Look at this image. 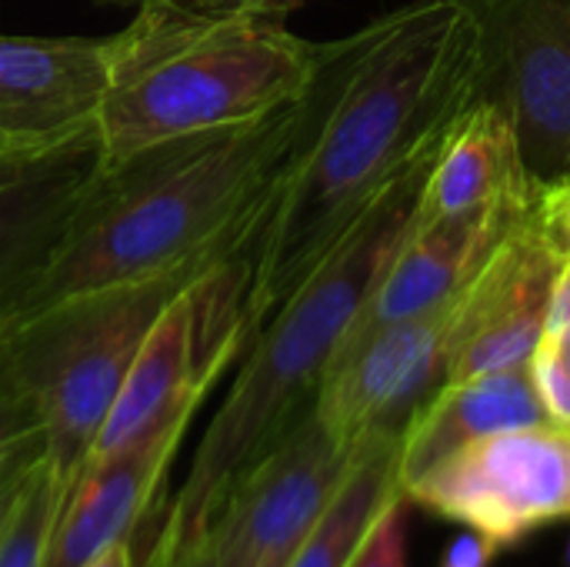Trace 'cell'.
Wrapping results in <instances>:
<instances>
[{
	"instance_id": "25",
	"label": "cell",
	"mask_w": 570,
	"mask_h": 567,
	"mask_svg": "<svg viewBox=\"0 0 570 567\" xmlns=\"http://www.w3.org/2000/svg\"><path fill=\"white\" fill-rule=\"evenodd\" d=\"M570 321V261L558 267L554 287H551V304H548V324L544 331L564 328Z\"/></svg>"
},
{
	"instance_id": "7",
	"label": "cell",
	"mask_w": 570,
	"mask_h": 567,
	"mask_svg": "<svg viewBox=\"0 0 570 567\" xmlns=\"http://www.w3.org/2000/svg\"><path fill=\"white\" fill-rule=\"evenodd\" d=\"M481 27L474 100L504 114L534 184L570 177V0H464Z\"/></svg>"
},
{
	"instance_id": "17",
	"label": "cell",
	"mask_w": 570,
	"mask_h": 567,
	"mask_svg": "<svg viewBox=\"0 0 570 567\" xmlns=\"http://www.w3.org/2000/svg\"><path fill=\"white\" fill-rule=\"evenodd\" d=\"M60 505L63 491L50 471V461H43L23 501L17 505L7 531L0 535V567H43V551Z\"/></svg>"
},
{
	"instance_id": "21",
	"label": "cell",
	"mask_w": 570,
	"mask_h": 567,
	"mask_svg": "<svg viewBox=\"0 0 570 567\" xmlns=\"http://www.w3.org/2000/svg\"><path fill=\"white\" fill-rule=\"evenodd\" d=\"M43 461H47V444H43V438H37L0 465V535L7 531L17 505L23 501V495L33 485Z\"/></svg>"
},
{
	"instance_id": "16",
	"label": "cell",
	"mask_w": 570,
	"mask_h": 567,
	"mask_svg": "<svg viewBox=\"0 0 570 567\" xmlns=\"http://www.w3.org/2000/svg\"><path fill=\"white\" fill-rule=\"evenodd\" d=\"M401 488V431H371L357 441L347 475L287 567H354Z\"/></svg>"
},
{
	"instance_id": "26",
	"label": "cell",
	"mask_w": 570,
	"mask_h": 567,
	"mask_svg": "<svg viewBox=\"0 0 570 567\" xmlns=\"http://www.w3.org/2000/svg\"><path fill=\"white\" fill-rule=\"evenodd\" d=\"M538 351H544L564 374L570 378V321L564 328H554V331H544Z\"/></svg>"
},
{
	"instance_id": "18",
	"label": "cell",
	"mask_w": 570,
	"mask_h": 567,
	"mask_svg": "<svg viewBox=\"0 0 570 567\" xmlns=\"http://www.w3.org/2000/svg\"><path fill=\"white\" fill-rule=\"evenodd\" d=\"M528 224L541 247L558 261H570V177L538 184L534 201L528 207Z\"/></svg>"
},
{
	"instance_id": "8",
	"label": "cell",
	"mask_w": 570,
	"mask_h": 567,
	"mask_svg": "<svg viewBox=\"0 0 570 567\" xmlns=\"http://www.w3.org/2000/svg\"><path fill=\"white\" fill-rule=\"evenodd\" d=\"M404 498L508 551L570 518V431L541 424L464 444L411 481Z\"/></svg>"
},
{
	"instance_id": "22",
	"label": "cell",
	"mask_w": 570,
	"mask_h": 567,
	"mask_svg": "<svg viewBox=\"0 0 570 567\" xmlns=\"http://www.w3.org/2000/svg\"><path fill=\"white\" fill-rule=\"evenodd\" d=\"M104 7H144V3H177L190 10H210V13H254L271 20H287L304 0H94Z\"/></svg>"
},
{
	"instance_id": "28",
	"label": "cell",
	"mask_w": 570,
	"mask_h": 567,
	"mask_svg": "<svg viewBox=\"0 0 570 567\" xmlns=\"http://www.w3.org/2000/svg\"><path fill=\"white\" fill-rule=\"evenodd\" d=\"M568 567H570V541H568Z\"/></svg>"
},
{
	"instance_id": "24",
	"label": "cell",
	"mask_w": 570,
	"mask_h": 567,
	"mask_svg": "<svg viewBox=\"0 0 570 567\" xmlns=\"http://www.w3.org/2000/svg\"><path fill=\"white\" fill-rule=\"evenodd\" d=\"M498 555H501V548H498L491 538H484V535L464 528V531L448 545V551H444V558H441V565L438 567H491Z\"/></svg>"
},
{
	"instance_id": "11",
	"label": "cell",
	"mask_w": 570,
	"mask_h": 567,
	"mask_svg": "<svg viewBox=\"0 0 570 567\" xmlns=\"http://www.w3.org/2000/svg\"><path fill=\"white\" fill-rule=\"evenodd\" d=\"M531 201H501V204L444 214V217L417 214L414 231L407 234L387 274L381 277L364 311L351 324L331 368L351 358L354 351H361L371 338H377L391 324L428 311L454 287H461L518 227Z\"/></svg>"
},
{
	"instance_id": "14",
	"label": "cell",
	"mask_w": 570,
	"mask_h": 567,
	"mask_svg": "<svg viewBox=\"0 0 570 567\" xmlns=\"http://www.w3.org/2000/svg\"><path fill=\"white\" fill-rule=\"evenodd\" d=\"M551 424L534 391L531 364L441 384L401 431V488L448 454L491 434Z\"/></svg>"
},
{
	"instance_id": "23",
	"label": "cell",
	"mask_w": 570,
	"mask_h": 567,
	"mask_svg": "<svg viewBox=\"0 0 570 567\" xmlns=\"http://www.w3.org/2000/svg\"><path fill=\"white\" fill-rule=\"evenodd\" d=\"M147 567H217L210 528L180 541H157V548L147 558Z\"/></svg>"
},
{
	"instance_id": "27",
	"label": "cell",
	"mask_w": 570,
	"mask_h": 567,
	"mask_svg": "<svg viewBox=\"0 0 570 567\" xmlns=\"http://www.w3.org/2000/svg\"><path fill=\"white\" fill-rule=\"evenodd\" d=\"M83 567H134V551H130V541H120V545L107 548L104 555H97L94 561H87Z\"/></svg>"
},
{
	"instance_id": "4",
	"label": "cell",
	"mask_w": 570,
	"mask_h": 567,
	"mask_svg": "<svg viewBox=\"0 0 570 567\" xmlns=\"http://www.w3.org/2000/svg\"><path fill=\"white\" fill-rule=\"evenodd\" d=\"M107 43L100 167L170 137L254 120L301 97L327 43L284 20L144 3Z\"/></svg>"
},
{
	"instance_id": "13",
	"label": "cell",
	"mask_w": 570,
	"mask_h": 567,
	"mask_svg": "<svg viewBox=\"0 0 570 567\" xmlns=\"http://www.w3.org/2000/svg\"><path fill=\"white\" fill-rule=\"evenodd\" d=\"M100 167V134L47 154H0V304L57 247Z\"/></svg>"
},
{
	"instance_id": "12",
	"label": "cell",
	"mask_w": 570,
	"mask_h": 567,
	"mask_svg": "<svg viewBox=\"0 0 570 567\" xmlns=\"http://www.w3.org/2000/svg\"><path fill=\"white\" fill-rule=\"evenodd\" d=\"M190 418L194 414L174 418L144 441L77 471L50 528L43 567H83L107 548L130 541V531L150 511L157 488L167 478Z\"/></svg>"
},
{
	"instance_id": "15",
	"label": "cell",
	"mask_w": 570,
	"mask_h": 567,
	"mask_svg": "<svg viewBox=\"0 0 570 567\" xmlns=\"http://www.w3.org/2000/svg\"><path fill=\"white\" fill-rule=\"evenodd\" d=\"M538 184L521 164V150L504 114L484 100L451 124L441 154L428 174L421 217L478 211L501 201H531Z\"/></svg>"
},
{
	"instance_id": "9",
	"label": "cell",
	"mask_w": 570,
	"mask_h": 567,
	"mask_svg": "<svg viewBox=\"0 0 570 567\" xmlns=\"http://www.w3.org/2000/svg\"><path fill=\"white\" fill-rule=\"evenodd\" d=\"M357 444L337 441L307 411L250 465L210 518L217 567H287L337 491Z\"/></svg>"
},
{
	"instance_id": "20",
	"label": "cell",
	"mask_w": 570,
	"mask_h": 567,
	"mask_svg": "<svg viewBox=\"0 0 570 567\" xmlns=\"http://www.w3.org/2000/svg\"><path fill=\"white\" fill-rule=\"evenodd\" d=\"M407 511H411L407 498L387 508V515L377 521L354 567H407Z\"/></svg>"
},
{
	"instance_id": "3",
	"label": "cell",
	"mask_w": 570,
	"mask_h": 567,
	"mask_svg": "<svg viewBox=\"0 0 570 567\" xmlns=\"http://www.w3.org/2000/svg\"><path fill=\"white\" fill-rule=\"evenodd\" d=\"M448 130L381 187L334 251L257 331L224 404L197 444L190 475L157 541L200 535L234 481L314 408L341 341L417 224L424 184Z\"/></svg>"
},
{
	"instance_id": "19",
	"label": "cell",
	"mask_w": 570,
	"mask_h": 567,
	"mask_svg": "<svg viewBox=\"0 0 570 567\" xmlns=\"http://www.w3.org/2000/svg\"><path fill=\"white\" fill-rule=\"evenodd\" d=\"M37 438H43V428L0 358V465Z\"/></svg>"
},
{
	"instance_id": "2",
	"label": "cell",
	"mask_w": 570,
	"mask_h": 567,
	"mask_svg": "<svg viewBox=\"0 0 570 567\" xmlns=\"http://www.w3.org/2000/svg\"><path fill=\"white\" fill-rule=\"evenodd\" d=\"M478 74L481 27L464 0H417L387 13V27L357 60L327 117L277 180L257 234L240 247L250 267V341L381 187L471 107Z\"/></svg>"
},
{
	"instance_id": "1",
	"label": "cell",
	"mask_w": 570,
	"mask_h": 567,
	"mask_svg": "<svg viewBox=\"0 0 570 567\" xmlns=\"http://www.w3.org/2000/svg\"><path fill=\"white\" fill-rule=\"evenodd\" d=\"M384 27L387 13L331 40L311 87L254 120L170 137L97 167L43 267L0 304V328L254 237L277 180Z\"/></svg>"
},
{
	"instance_id": "10",
	"label": "cell",
	"mask_w": 570,
	"mask_h": 567,
	"mask_svg": "<svg viewBox=\"0 0 570 567\" xmlns=\"http://www.w3.org/2000/svg\"><path fill=\"white\" fill-rule=\"evenodd\" d=\"M107 43L0 33V154H47L100 134Z\"/></svg>"
},
{
	"instance_id": "5",
	"label": "cell",
	"mask_w": 570,
	"mask_h": 567,
	"mask_svg": "<svg viewBox=\"0 0 570 567\" xmlns=\"http://www.w3.org/2000/svg\"><path fill=\"white\" fill-rule=\"evenodd\" d=\"M237 247L204 254L167 274L63 297L0 328V358L43 428L47 461L63 495L157 317Z\"/></svg>"
},
{
	"instance_id": "6",
	"label": "cell",
	"mask_w": 570,
	"mask_h": 567,
	"mask_svg": "<svg viewBox=\"0 0 570 567\" xmlns=\"http://www.w3.org/2000/svg\"><path fill=\"white\" fill-rule=\"evenodd\" d=\"M534 247L538 237L524 211L518 227L461 287L334 364L314 398L324 428L344 444L371 431H404L411 414L448 381L458 351L508 301Z\"/></svg>"
}]
</instances>
